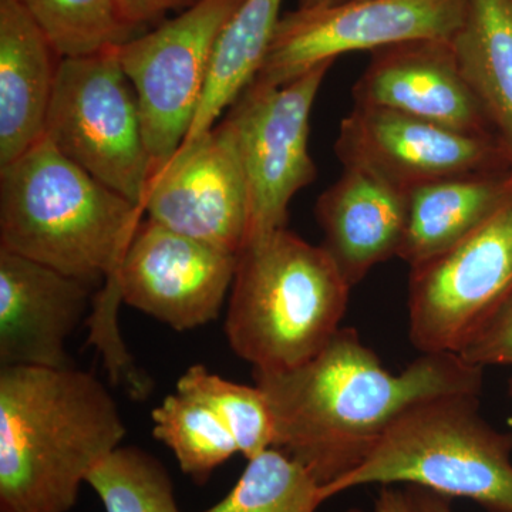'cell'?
Instances as JSON below:
<instances>
[{
    "instance_id": "6da1fadb",
    "label": "cell",
    "mask_w": 512,
    "mask_h": 512,
    "mask_svg": "<svg viewBox=\"0 0 512 512\" xmlns=\"http://www.w3.org/2000/svg\"><path fill=\"white\" fill-rule=\"evenodd\" d=\"M274 420V446L323 487L355 470L416 404L481 394L484 369L457 353H421L392 373L353 328H340L318 355L282 372L254 370Z\"/></svg>"
},
{
    "instance_id": "7a4b0ae2",
    "label": "cell",
    "mask_w": 512,
    "mask_h": 512,
    "mask_svg": "<svg viewBox=\"0 0 512 512\" xmlns=\"http://www.w3.org/2000/svg\"><path fill=\"white\" fill-rule=\"evenodd\" d=\"M126 426L103 383L76 367L0 366V508L69 512Z\"/></svg>"
},
{
    "instance_id": "3957f363",
    "label": "cell",
    "mask_w": 512,
    "mask_h": 512,
    "mask_svg": "<svg viewBox=\"0 0 512 512\" xmlns=\"http://www.w3.org/2000/svg\"><path fill=\"white\" fill-rule=\"evenodd\" d=\"M143 217L46 137L0 167V248L86 284L117 278Z\"/></svg>"
},
{
    "instance_id": "277c9868",
    "label": "cell",
    "mask_w": 512,
    "mask_h": 512,
    "mask_svg": "<svg viewBox=\"0 0 512 512\" xmlns=\"http://www.w3.org/2000/svg\"><path fill=\"white\" fill-rule=\"evenodd\" d=\"M352 286L322 247L288 228L239 252L225 333L259 372H282L318 355L340 329Z\"/></svg>"
},
{
    "instance_id": "5b68a950",
    "label": "cell",
    "mask_w": 512,
    "mask_h": 512,
    "mask_svg": "<svg viewBox=\"0 0 512 512\" xmlns=\"http://www.w3.org/2000/svg\"><path fill=\"white\" fill-rule=\"evenodd\" d=\"M406 484L512 512V434L480 414V394L434 397L399 417L359 467L323 487L326 500L363 485Z\"/></svg>"
},
{
    "instance_id": "8992f818",
    "label": "cell",
    "mask_w": 512,
    "mask_h": 512,
    "mask_svg": "<svg viewBox=\"0 0 512 512\" xmlns=\"http://www.w3.org/2000/svg\"><path fill=\"white\" fill-rule=\"evenodd\" d=\"M45 137L86 173L143 208L153 164L137 93L116 47L60 60Z\"/></svg>"
},
{
    "instance_id": "52a82bcc",
    "label": "cell",
    "mask_w": 512,
    "mask_h": 512,
    "mask_svg": "<svg viewBox=\"0 0 512 512\" xmlns=\"http://www.w3.org/2000/svg\"><path fill=\"white\" fill-rule=\"evenodd\" d=\"M242 2L198 0L153 32L116 47L140 103L153 173L183 146L204 94L215 43Z\"/></svg>"
},
{
    "instance_id": "ba28073f",
    "label": "cell",
    "mask_w": 512,
    "mask_h": 512,
    "mask_svg": "<svg viewBox=\"0 0 512 512\" xmlns=\"http://www.w3.org/2000/svg\"><path fill=\"white\" fill-rule=\"evenodd\" d=\"M335 60L316 64L284 86L254 80L228 110L248 190L247 244L286 228L292 198L316 180L309 121Z\"/></svg>"
},
{
    "instance_id": "9c48e42d",
    "label": "cell",
    "mask_w": 512,
    "mask_h": 512,
    "mask_svg": "<svg viewBox=\"0 0 512 512\" xmlns=\"http://www.w3.org/2000/svg\"><path fill=\"white\" fill-rule=\"evenodd\" d=\"M409 335L420 353H460L512 296V200L446 252L410 268Z\"/></svg>"
},
{
    "instance_id": "30bf717a",
    "label": "cell",
    "mask_w": 512,
    "mask_h": 512,
    "mask_svg": "<svg viewBox=\"0 0 512 512\" xmlns=\"http://www.w3.org/2000/svg\"><path fill=\"white\" fill-rule=\"evenodd\" d=\"M468 0H346L285 13L256 82L284 86L316 64L413 40H451Z\"/></svg>"
},
{
    "instance_id": "8fae6325",
    "label": "cell",
    "mask_w": 512,
    "mask_h": 512,
    "mask_svg": "<svg viewBox=\"0 0 512 512\" xmlns=\"http://www.w3.org/2000/svg\"><path fill=\"white\" fill-rule=\"evenodd\" d=\"M335 153L343 168L375 174L407 195L512 163L497 136L460 133L396 111L359 106L340 121Z\"/></svg>"
},
{
    "instance_id": "7c38bea8",
    "label": "cell",
    "mask_w": 512,
    "mask_h": 512,
    "mask_svg": "<svg viewBox=\"0 0 512 512\" xmlns=\"http://www.w3.org/2000/svg\"><path fill=\"white\" fill-rule=\"evenodd\" d=\"M143 211L171 231L239 255L248 239V190L227 117L151 174Z\"/></svg>"
},
{
    "instance_id": "4fadbf2b",
    "label": "cell",
    "mask_w": 512,
    "mask_h": 512,
    "mask_svg": "<svg viewBox=\"0 0 512 512\" xmlns=\"http://www.w3.org/2000/svg\"><path fill=\"white\" fill-rule=\"evenodd\" d=\"M237 264L238 255L144 218L117 281L124 303L184 332L218 318Z\"/></svg>"
},
{
    "instance_id": "5bb4252c",
    "label": "cell",
    "mask_w": 512,
    "mask_h": 512,
    "mask_svg": "<svg viewBox=\"0 0 512 512\" xmlns=\"http://www.w3.org/2000/svg\"><path fill=\"white\" fill-rule=\"evenodd\" d=\"M352 96L355 106L396 111L474 136H497L461 73L451 40H413L376 50Z\"/></svg>"
},
{
    "instance_id": "9a60e30c",
    "label": "cell",
    "mask_w": 512,
    "mask_h": 512,
    "mask_svg": "<svg viewBox=\"0 0 512 512\" xmlns=\"http://www.w3.org/2000/svg\"><path fill=\"white\" fill-rule=\"evenodd\" d=\"M94 286L0 248V366L73 367L67 340Z\"/></svg>"
},
{
    "instance_id": "2e32d148",
    "label": "cell",
    "mask_w": 512,
    "mask_h": 512,
    "mask_svg": "<svg viewBox=\"0 0 512 512\" xmlns=\"http://www.w3.org/2000/svg\"><path fill=\"white\" fill-rule=\"evenodd\" d=\"M409 195L360 168L345 167L339 180L319 195L315 217L320 247L350 286L375 266L399 256L406 234Z\"/></svg>"
},
{
    "instance_id": "e0dca14e",
    "label": "cell",
    "mask_w": 512,
    "mask_h": 512,
    "mask_svg": "<svg viewBox=\"0 0 512 512\" xmlns=\"http://www.w3.org/2000/svg\"><path fill=\"white\" fill-rule=\"evenodd\" d=\"M60 57L19 0H0V167L45 138Z\"/></svg>"
},
{
    "instance_id": "ac0fdd59",
    "label": "cell",
    "mask_w": 512,
    "mask_h": 512,
    "mask_svg": "<svg viewBox=\"0 0 512 512\" xmlns=\"http://www.w3.org/2000/svg\"><path fill=\"white\" fill-rule=\"evenodd\" d=\"M512 200V165L448 178L409 194L399 258L410 268L436 258Z\"/></svg>"
},
{
    "instance_id": "d6986e66",
    "label": "cell",
    "mask_w": 512,
    "mask_h": 512,
    "mask_svg": "<svg viewBox=\"0 0 512 512\" xmlns=\"http://www.w3.org/2000/svg\"><path fill=\"white\" fill-rule=\"evenodd\" d=\"M451 43L468 86L512 156V0H468Z\"/></svg>"
},
{
    "instance_id": "ffe728a7",
    "label": "cell",
    "mask_w": 512,
    "mask_h": 512,
    "mask_svg": "<svg viewBox=\"0 0 512 512\" xmlns=\"http://www.w3.org/2000/svg\"><path fill=\"white\" fill-rule=\"evenodd\" d=\"M281 3L282 0H244L222 28L200 106L181 147L190 146L217 126L225 110L234 106L261 72L281 19Z\"/></svg>"
},
{
    "instance_id": "44dd1931",
    "label": "cell",
    "mask_w": 512,
    "mask_h": 512,
    "mask_svg": "<svg viewBox=\"0 0 512 512\" xmlns=\"http://www.w3.org/2000/svg\"><path fill=\"white\" fill-rule=\"evenodd\" d=\"M151 417L154 437L173 451L181 471L198 483L239 453L237 441L218 414L188 394H168Z\"/></svg>"
},
{
    "instance_id": "7402d4cb",
    "label": "cell",
    "mask_w": 512,
    "mask_h": 512,
    "mask_svg": "<svg viewBox=\"0 0 512 512\" xmlns=\"http://www.w3.org/2000/svg\"><path fill=\"white\" fill-rule=\"evenodd\" d=\"M323 485L284 451L271 447L248 460L238 483L204 512H318Z\"/></svg>"
},
{
    "instance_id": "603a6c76",
    "label": "cell",
    "mask_w": 512,
    "mask_h": 512,
    "mask_svg": "<svg viewBox=\"0 0 512 512\" xmlns=\"http://www.w3.org/2000/svg\"><path fill=\"white\" fill-rule=\"evenodd\" d=\"M60 59L96 55L133 39L117 0H19Z\"/></svg>"
},
{
    "instance_id": "cb8c5ba5",
    "label": "cell",
    "mask_w": 512,
    "mask_h": 512,
    "mask_svg": "<svg viewBox=\"0 0 512 512\" xmlns=\"http://www.w3.org/2000/svg\"><path fill=\"white\" fill-rule=\"evenodd\" d=\"M175 392L211 407L237 441L239 453L251 460L274 446L275 427L265 394L258 386L229 382L194 365L178 379Z\"/></svg>"
},
{
    "instance_id": "d4e9b609",
    "label": "cell",
    "mask_w": 512,
    "mask_h": 512,
    "mask_svg": "<svg viewBox=\"0 0 512 512\" xmlns=\"http://www.w3.org/2000/svg\"><path fill=\"white\" fill-rule=\"evenodd\" d=\"M86 483L106 512H180L167 470L140 448H117L90 471Z\"/></svg>"
},
{
    "instance_id": "484cf974",
    "label": "cell",
    "mask_w": 512,
    "mask_h": 512,
    "mask_svg": "<svg viewBox=\"0 0 512 512\" xmlns=\"http://www.w3.org/2000/svg\"><path fill=\"white\" fill-rule=\"evenodd\" d=\"M478 367H512V296L458 353Z\"/></svg>"
},
{
    "instance_id": "4316f807",
    "label": "cell",
    "mask_w": 512,
    "mask_h": 512,
    "mask_svg": "<svg viewBox=\"0 0 512 512\" xmlns=\"http://www.w3.org/2000/svg\"><path fill=\"white\" fill-rule=\"evenodd\" d=\"M117 5L124 22L136 30L161 18L168 10L184 8L183 0H117Z\"/></svg>"
},
{
    "instance_id": "83f0119b",
    "label": "cell",
    "mask_w": 512,
    "mask_h": 512,
    "mask_svg": "<svg viewBox=\"0 0 512 512\" xmlns=\"http://www.w3.org/2000/svg\"><path fill=\"white\" fill-rule=\"evenodd\" d=\"M406 494L413 512H454L450 498L424 488L406 485Z\"/></svg>"
},
{
    "instance_id": "f1b7e54d",
    "label": "cell",
    "mask_w": 512,
    "mask_h": 512,
    "mask_svg": "<svg viewBox=\"0 0 512 512\" xmlns=\"http://www.w3.org/2000/svg\"><path fill=\"white\" fill-rule=\"evenodd\" d=\"M375 512H413L406 490H397L392 485H383L377 494Z\"/></svg>"
},
{
    "instance_id": "f546056e",
    "label": "cell",
    "mask_w": 512,
    "mask_h": 512,
    "mask_svg": "<svg viewBox=\"0 0 512 512\" xmlns=\"http://www.w3.org/2000/svg\"><path fill=\"white\" fill-rule=\"evenodd\" d=\"M346 0H298L299 9H320L329 8V6L339 5Z\"/></svg>"
},
{
    "instance_id": "4dcf8cb0",
    "label": "cell",
    "mask_w": 512,
    "mask_h": 512,
    "mask_svg": "<svg viewBox=\"0 0 512 512\" xmlns=\"http://www.w3.org/2000/svg\"><path fill=\"white\" fill-rule=\"evenodd\" d=\"M195 2H198V0H183L184 8H190V6L194 5Z\"/></svg>"
},
{
    "instance_id": "1f68e13d",
    "label": "cell",
    "mask_w": 512,
    "mask_h": 512,
    "mask_svg": "<svg viewBox=\"0 0 512 512\" xmlns=\"http://www.w3.org/2000/svg\"><path fill=\"white\" fill-rule=\"evenodd\" d=\"M508 394H510V399L512 403V376L510 377V382H508Z\"/></svg>"
},
{
    "instance_id": "d6a6232c",
    "label": "cell",
    "mask_w": 512,
    "mask_h": 512,
    "mask_svg": "<svg viewBox=\"0 0 512 512\" xmlns=\"http://www.w3.org/2000/svg\"><path fill=\"white\" fill-rule=\"evenodd\" d=\"M346 512H365V511L360 510V508H350V510H348Z\"/></svg>"
},
{
    "instance_id": "836d02e7",
    "label": "cell",
    "mask_w": 512,
    "mask_h": 512,
    "mask_svg": "<svg viewBox=\"0 0 512 512\" xmlns=\"http://www.w3.org/2000/svg\"><path fill=\"white\" fill-rule=\"evenodd\" d=\"M0 512H10L8 510H3V508H0Z\"/></svg>"
}]
</instances>
